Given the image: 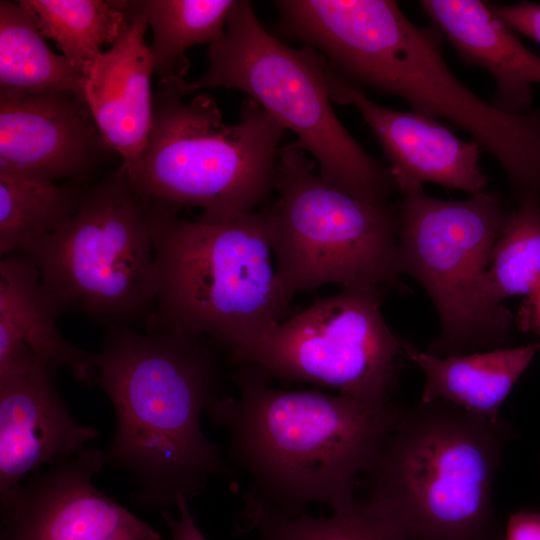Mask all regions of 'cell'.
<instances>
[{
	"instance_id": "1",
	"label": "cell",
	"mask_w": 540,
	"mask_h": 540,
	"mask_svg": "<svg viewBox=\"0 0 540 540\" xmlns=\"http://www.w3.org/2000/svg\"><path fill=\"white\" fill-rule=\"evenodd\" d=\"M219 347L203 335L147 325L110 327L96 354L94 385L109 398L115 435L105 463L137 484L145 508L168 511L198 496L208 479L229 471L219 447L201 428V416L221 396Z\"/></svg>"
},
{
	"instance_id": "2",
	"label": "cell",
	"mask_w": 540,
	"mask_h": 540,
	"mask_svg": "<svg viewBox=\"0 0 540 540\" xmlns=\"http://www.w3.org/2000/svg\"><path fill=\"white\" fill-rule=\"evenodd\" d=\"M236 366L237 395L220 397L207 413L228 434V456L250 482L245 494L287 516L316 503L332 512L351 507L399 404L280 389L258 367Z\"/></svg>"
},
{
	"instance_id": "3",
	"label": "cell",
	"mask_w": 540,
	"mask_h": 540,
	"mask_svg": "<svg viewBox=\"0 0 540 540\" xmlns=\"http://www.w3.org/2000/svg\"><path fill=\"white\" fill-rule=\"evenodd\" d=\"M442 36L390 0H330L310 29L311 45L339 76L453 122L500 164L513 198H540V109L508 113L472 92L446 64Z\"/></svg>"
},
{
	"instance_id": "4",
	"label": "cell",
	"mask_w": 540,
	"mask_h": 540,
	"mask_svg": "<svg viewBox=\"0 0 540 540\" xmlns=\"http://www.w3.org/2000/svg\"><path fill=\"white\" fill-rule=\"evenodd\" d=\"M511 434L446 402L399 405L360 498L410 540H503L493 487Z\"/></svg>"
},
{
	"instance_id": "5",
	"label": "cell",
	"mask_w": 540,
	"mask_h": 540,
	"mask_svg": "<svg viewBox=\"0 0 540 540\" xmlns=\"http://www.w3.org/2000/svg\"><path fill=\"white\" fill-rule=\"evenodd\" d=\"M157 201L156 302L147 325L205 336L229 357L284 320L290 301L279 282L262 209L227 222L179 218Z\"/></svg>"
},
{
	"instance_id": "6",
	"label": "cell",
	"mask_w": 540,
	"mask_h": 540,
	"mask_svg": "<svg viewBox=\"0 0 540 540\" xmlns=\"http://www.w3.org/2000/svg\"><path fill=\"white\" fill-rule=\"evenodd\" d=\"M182 80H159L145 150L127 171L131 182L146 198L200 208L207 222L260 210L274 191L286 130L248 97L239 122L227 124L208 94L185 100Z\"/></svg>"
},
{
	"instance_id": "7",
	"label": "cell",
	"mask_w": 540,
	"mask_h": 540,
	"mask_svg": "<svg viewBox=\"0 0 540 540\" xmlns=\"http://www.w3.org/2000/svg\"><path fill=\"white\" fill-rule=\"evenodd\" d=\"M224 35L209 45L207 71L181 82L183 93L236 89L258 103L317 160L320 176L374 204L398 192L388 167L372 157L338 119L329 96L327 60L314 48H292L270 34L247 0L234 2Z\"/></svg>"
},
{
	"instance_id": "8",
	"label": "cell",
	"mask_w": 540,
	"mask_h": 540,
	"mask_svg": "<svg viewBox=\"0 0 540 540\" xmlns=\"http://www.w3.org/2000/svg\"><path fill=\"white\" fill-rule=\"evenodd\" d=\"M297 141L279 152L274 191L261 208L287 299L323 285L404 289L397 260L396 202L360 200L323 179Z\"/></svg>"
},
{
	"instance_id": "9",
	"label": "cell",
	"mask_w": 540,
	"mask_h": 540,
	"mask_svg": "<svg viewBox=\"0 0 540 540\" xmlns=\"http://www.w3.org/2000/svg\"><path fill=\"white\" fill-rule=\"evenodd\" d=\"M156 205L120 164L88 188L61 229L21 254L68 311L111 327L147 319L157 291Z\"/></svg>"
},
{
	"instance_id": "10",
	"label": "cell",
	"mask_w": 540,
	"mask_h": 540,
	"mask_svg": "<svg viewBox=\"0 0 540 540\" xmlns=\"http://www.w3.org/2000/svg\"><path fill=\"white\" fill-rule=\"evenodd\" d=\"M514 208L491 191L442 200L423 190L396 202L397 260L436 308L440 332L428 348L457 356L510 347L483 314L479 294L493 247Z\"/></svg>"
},
{
	"instance_id": "11",
	"label": "cell",
	"mask_w": 540,
	"mask_h": 540,
	"mask_svg": "<svg viewBox=\"0 0 540 540\" xmlns=\"http://www.w3.org/2000/svg\"><path fill=\"white\" fill-rule=\"evenodd\" d=\"M381 302L380 287L343 288L229 359L254 365L270 378L328 388L369 405L389 404L405 341L385 322Z\"/></svg>"
},
{
	"instance_id": "12",
	"label": "cell",
	"mask_w": 540,
	"mask_h": 540,
	"mask_svg": "<svg viewBox=\"0 0 540 540\" xmlns=\"http://www.w3.org/2000/svg\"><path fill=\"white\" fill-rule=\"evenodd\" d=\"M104 451L83 447L0 494V540H164L94 484Z\"/></svg>"
},
{
	"instance_id": "13",
	"label": "cell",
	"mask_w": 540,
	"mask_h": 540,
	"mask_svg": "<svg viewBox=\"0 0 540 540\" xmlns=\"http://www.w3.org/2000/svg\"><path fill=\"white\" fill-rule=\"evenodd\" d=\"M113 153L83 97H0V172L91 185Z\"/></svg>"
},
{
	"instance_id": "14",
	"label": "cell",
	"mask_w": 540,
	"mask_h": 540,
	"mask_svg": "<svg viewBox=\"0 0 540 540\" xmlns=\"http://www.w3.org/2000/svg\"><path fill=\"white\" fill-rule=\"evenodd\" d=\"M331 101L354 106L377 138L400 195L423 190L424 183L470 195L484 190L488 176L481 169V146L464 141L434 118L414 111H396L371 101L364 89L327 65Z\"/></svg>"
},
{
	"instance_id": "15",
	"label": "cell",
	"mask_w": 540,
	"mask_h": 540,
	"mask_svg": "<svg viewBox=\"0 0 540 540\" xmlns=\"http://www.w3.org/2000/svg\"><path fill=\"white\" fill-rule=\"evenodd\" d=\"M52 373L36 359L0 374V494L99 436L73 419Z\"/></svg>"
},
{
	"instance_id": "16",
	"label": "cell",
	"mask_w": 540,
	"mask_h": 540,
	"mask_svg": "<svg viewBox=\"0 0 540 540\" xmlns=\"http://www.w3.org/2000/svg\"><path fill=\"white\" fill-rule=\"evenodd\" d=\"M143 15L128 1L126 26L102 52L84 82V97L105 143L130 172L140 160L152 127L154 60L144 40Z\"/></svg>"
},
{
	"instance_id": "17",
	"label": "cell",
	"mask_w": 540,
	"mask_h": 540,
	"mask_svg": "<svg viewBox=\"0 0 540 540\" xmlns=\"http://www.w3.org/2000/svg\"><path fill=\"white\" fill-rule=\"evenodd\" d=\"M42 282L33 260L21 253L0 261V373L35 358L53 371L66 367L84 386L94 385L96 354L70 344L57 319L67 312Z\"/></svg>"
},
{
	"instance_id": "18",
	"label": "cell",
	"mask_w": 540,
	"mask_h": 540,
	"mask_svg": "<svg viewBox=\"0 0 540 540\" xmlns=\"http://www.w3.org/2000/svg\"><path fill=\"white\" fill-rule=\"evenodd\" d=\"M422 11L461 59L485 69L496 88L491 101L513 114L530 112L532 85L540 84V56L480 0H421Z\"/></svg>"
},
{
	"instance_id": "19",
	"label": "cell",
	"mask_w": 540,
	"mask_h": 540,
	"mask_svg": "<svg viewBox=\"0 0 540 540\" xmlns=\"http://www.w3.org/2000/svg\"><path fill=\"white\" fill-rule=\"evenodd\" d=\"M539 344L438 357L405 342L404 356L425 375L422 402L442 401L493 423Z\"/></svg>"
},
{
	"instance_id": "20",
	"label": "cell",
	"mask_w": 540,
	"mask_h": 540,
	"mask_svg": "<svg viewBox=\"0 0 540 540\" xmlns=\"http://www.w3.org/2000/svg\"><path fill=\"white\" fill-rule=\"evenodd\" d=\"M45 38L19 1H0V97L69 91L85 98V77Z\"/></svg>"
},
{
	"instance_id": "21",
	"label": "cell",
	"mask_w": 540,
	"mask_h": 540,
	"mask_svg": "<svg viewBox=\"0 0 540 540\" xmlns=\"http://www.w3.org/2000/svg\"><path fill=\"white\" fill-rule=\"evenodd\" d=\"M517 202L493 247L479 294L483 314L507 339L513 317L502 302L530 297L540 288V198Z\"/></svg>"
},
{
	"instance_id": "22",
	"label": "cell",
	"mask_w": 540,
	"mask_h": 540,
	"mask_svg": "<svg viewBox=\"0 0 540 540\" xmlns=\"http://www.w3.org/2000/svg\"><path fill=\"white\" fill-rule=\"evenodd\" d=\"M91 185L0 172L1 257L24 253L61 229L77 212Z\"/></svg>"
},
{
	"instance_id": "23",
	"label": "cell",
	"mask_w": 540,
	"mask_h": 540,
	"mask_svg": "<svg viewBox=\"0 0 540 540\" xmlns=\"http://www.w3.org/2000/svg\"><path fill=\"white\" fill-rule=\"evenodd\" d=\"M151 27L149 46L159 80L184 79L190 63L186 51L213 44L225 33L233 0H130Z\"/></svg>"
},
{
	"instance_id": "24",
	"label": "cell",
	"mask_w": 540,
	"mask_h": 540,
	"mask_svg": "<svg viewBox=\"0 0 540 540\" xmlns=\"http://www.w3.org/2000/svg\"><path fill=\"white\" fill-rule=\"evenodd\" d=\"M71 65L85 78L128 20L127 0H20Z\"/></svg>"
},
{
	"instance_id": "25",
	"label": "cell",
	"mask_w": 540,
	"mask_h": 540,
	"mask_svg": "<svg viewBox=\"0 0 540 540\" xmlns=\"http://www.w3.org/2000/svg\"><path fill=\"white\" fill-rule=\"evenodd\" d=\"M243 499L242 514L259 540H410L359 497L351 507L329 516H287L245 493Z\"/></svg>"
},
{
	"instance_id": "26",
	"label": "cell",
	"mask_w": 540,
	"mask_h": 540,
	"mask_svg": "<svg viewBox=\"0 0 540 540\" xmlns=\"http://www.w3.org/2000/svg\"><path fill=\"white\" fill-rule=\"evenodd\" d=\"M492 11L514 32L523 34L540 44V4L519 2L500 4L489 2Z\"/></svg>"
},
{
	"instance_id": "27",
	"label": "cell",
	"mask_w": 540,
	"mask_h": 540,
	"mask_svg": "<svg viewBox=\"0 0 540 540\" xmlns=\"http://www.w3.org/2000/svg\"><path fill=\"white\" fill-rule=\"evenodd\" d=\"M503 540H540V510L520 509L510 514Z\"/></svg>"
},
{
	"instance_id": "28",
	"label": "cell",
	"mask_w": 540,
	"mask_h": 540,
	"mask_svg": "<svg viewBox=\"0 0 540 540\" xmlns=\"http://www.w3.org/2000/svg\"><path fill=\"white\" fill-rule=\"evenodd\" d=\"M177 509L179 511L178 518H175L169 511H161L162 517L171 530L172 540H207L195 523L189 501L186 498H178Z\"/></svg>"
},
{
	"instance_id": "29",
	"label": "cell",
	"mask_w": 540,
	"mask_h": 540,
	"mask_svg": "<svg viewBox=\"0 0 540 540\" xmlns=\"http://www.w3.org/2000/svg\"><path fill=\"white\" fill-rule=\"evenodd\" d=\"M517 323L523 330L531 331L540 338V306L532 298L529 297L522 305Z\"/></svg>"
},
{
	"instance_id": "30",
	"label": "cell",
	"mask_w": 540,
	"mask_h": 540,
	"mask_svg": "<svg viewBox=\"0 0 540 540\" xmlns=\"http://www.w3.org/2000/svg\"><path fill=\"white\" fill-rule=\"evenodd\" d=\"M530 298H532L540 306V288L532 296H530Z\"/></svg>"
}]
</instances>
